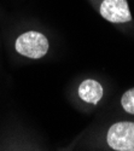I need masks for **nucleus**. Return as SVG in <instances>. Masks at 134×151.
<instances>
[{"mask_svg":"<svg viewBox=\"0 0 134 151\" xmlns=\"http://www.w3.org/2000/svg\"><path fill=\"white\" fill-rule=\"evenodd\" d=\"M47 37L39 32H27L18 36L16 40V51L28 58L39 59L48 52Z\"/></svg>","mask_w":134,"mask_h":151,"instance_id":"f257e3e1","label":"nucleus"},{"mask_svg":"<svg viewBox=\"0 0 134 151\" xmlns=\"http://www.w3.org/2000/svg\"><path fill=\"white\" fill-rule=\"evenodd\" d=\"M106 142L116 151H134V122H116L106 135Z\"/></svg>","mask_w":134,"mask_h":151,"instance_id":"f03ea898","label":"nucleus"},{"mask_svg":"<svg viewBox=\"0 0 134 151\" xmlns=\"http://www.w3.org/2000/svg\"><path fill=\"white\" fill-rule=\"evenodd\" d=\"M100 15L111 23H126L132 21L127 0H103Z\"/></svg>","mask_w":134,"mask_h":151,"instance_id":"7ed1b4c3","label":"nucleus"},{"mask_svg":"<svg viewBox=\"0 0 134 151\" xmlns=\"http://www.w3.org/2000/svg\"><path fill=\"white\" fill-rule=\"evenodd\" d=\"M79 96L86 103L97 104L103 97V87L95 80H85L79 86Z\"/></svg>","mask_w":134,"mask_h":151,"instance_id":"20e7f679","label":"nucleus"},{"mask_svg":"<svg viewBox=\"0 0 134 151\" xmlns=\"http://www.w3.org/2000/svg\"><path fill=\"white\" fill-rule=\"evenodd\" d=\"M121 104L128 114L134 115V88H130L125 92L122 99H121Z\"/></svg>","mask_w":134,"mask_h":151,"instance_id":"39448f33","label":"nucleus"}]
</instances>
